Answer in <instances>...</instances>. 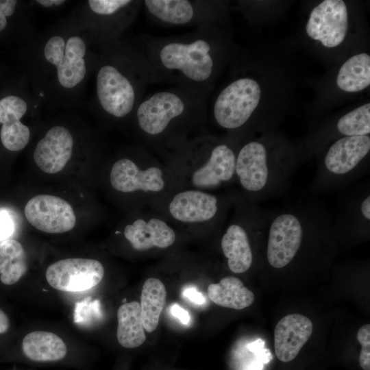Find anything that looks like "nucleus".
Returning <instances> with one entry per match:
<instances>
[{
    "mask_svg": "<svg viewBox=\"0 0 370 370\" xmlns=\"http://www.w3.org/2000/svg\"><path fill=\"white\" fill-rule=\"evenodd\" d=\"M311 320L301 314L282 318L274 330V350L277 358L288 362L296 358L312 333Z\"/></svg>",
    "mask_w": 370,
    "mask_h": 370,
    "instance_id": "aec40b11",
    "label": "nucleus"
},
{
    "mask_svg": "<svg viewBox=\"0 0 370 370\" xmlns=\"http://www.w3.org/2000/svg\"><path fill=\"white\" fill-rule=\"evenodd\" d=\"M265 212L258 204L241 197L232 208L221 238L222 252L232 273H245L252 266L254 255L249 233Z\"/></svg>",
    "mask_w": 370,
    "mask_h": 370,
    "instance_id": "9b49d317",
    "label": "nucleus"
},
{
    "mask_svg": "<svg viewBox=\"0 0 370 370\" xmlns=\"http://www.w3.org/2000/svg\"><path fill=\"white\" fill-rule=\"evenodd\" d=\"M171 314L184 325H188L190 321L189 312L177 304H173L170 308Z\"/></svg>",
    "mask_w": 370,
    "mask_h": 370,
    "instance_id": "2f4dec72",
    "label": "nucleus"
},
{
    "mask_svg": "<svg viewBox=\"0 0 370 370\" xmlns=\"http://www.w3.org/2000/svg\"><path fill=\"white\" fill-rule=\"evenodd\" d=\"M17 225L14 213L9 208L0 207V243L10 239L15 232Z\"/></svg>",
    "mask_w": 370,
    "mask_h": 370,
    "instance_id": "c756f323",
    "label": "nucleus"
},
{
    "mask_svg": "<svg viewBox=\"0 0 370 370\" xmlns=\"http://www.w3.org/2000/svg\"><path fill=\"white\" fill-rule=\"evenodd\" d=\"M27 269L22 245L14 239L0 243V280L5 285L16 283Z\"/></svg>",
    "mask_w": 370,
    "mask_h": 370,
    "instance_id": "a878e982",
    "label": "nucleus"
},
{
    "mask_svg": "<svg viewBox=\"0 0 370 370\" xmlns=\"http://www.w3.org/2000/svg\"><path fill=\"white\" fill-rule=\"evenodd\" d=\"M18 4L16 0H0V32L6 28L8 18L15 14Z\"/></svg>",
    "mask_w": 370,
    "mask_h": 370,
    "instance_id": "7c9ffc66",
    "label": "nucleus"
},
{
    "mask_svg": "<svg viewBox=\"0 0 370 370\" xmlns=\"http://www.w3.org/2000/svg\"><path fill=\"white\" fill-rule=\"evenodd\" d=\"M22 349L27 358L37 362L61 360L67 352L65 343L58 335L45 331L27 334L23 340Z\"/></svg>",
    "mask_w": 370,
    "mask_h": 370,
    "instance_id": "4be33fe9",
    "label": "nucleus"
},
{
    "mask_svg": "<svg viewBox=\"0 0 370 370\" xmlns=\"http://www.w3.org/2000/svg\"><path fill=\"white\" fill-rule=\"evenodd\" d=\"M298 161L288 156L272 155L264 143L251 140L239 146L236 158V184L240 196L258 204L287 189Z\"/></svg>",
    "mask_w": 370,
    "mask_h": 370,
    "instance_id": "423d86ee",
    "label": "nucleus"
},
{
    "mask_svg": "<svg viewBox=\"0 0 370 370\" xmlns=\"http://www.w3.org/2000/svg\"><path fill=\"white\" fill-rule=\"evenodd\" d=\"M207 293L214 304L236 310L247 308L254 301L253 292L239 278L232 275L222 278L219 283L210 284Z\"/></svg>",
    "mask_w": 370,
    "mask_h": 370,
    "instance_id": "412c9836",
    "label": "nucleus"
},
{
    "mask_svg": "<svg viewBox=\"0 0 370 370\" xmlns=\"http://www.w3.org/2000/svg\"><path fill=\"white\" fill-rule=\"evenodd\" d=\"M236 139L203 132L170 152L162 160L175 180L177 189L217 193L236 184Z\"/></svg>",
    "mask_w": 370,
    "mask_h": 370,
    "instance_id": "39448f33",
    "label": "nucleus"
},
{
    "mask_svg": "<svg viewBox=\"0 0 370 370\" xmlns=\"http://www.w3.org/2000/svg\"><path fill=\"white\" fill-rule=\"evenodd\" d=\"M33 2L43 8H57L67 1L64 0H36Z\"/></svg>",
    "mask_w": 370,
    "mask_h": 370,
    "instance_id": "72a5a7b5",
    "label": "nucleus"
},
{
    "mask_svg": "<svg viewBox=\"0 0 370 370\" xmlns=\"http://www.w3.org/2000/svg\"><path fill=\"white\" fill-rule=\"evenodd\" d=\"M45 275L49 285L56 290L80 292L97 285L103 278L104 268L97 260L67 258L48 267Z\"/></svg>",
    "mask_w": 370,
    "mask_h": 370,
    "instance_id": "dca6fc26",
    "label": "nucleus"
},
{
    "mask_svg": "<svg viewBox=\"0 0 370 370\" xmlns=\"http://www.w3.org/2000/svg\"><path fill=\"white\" fill-rule=\"evenodd\" d=\"M183 295L197 305H201L205 302V297L203 295L193 287L186 288L183 292Z\"/></svg>",
    "mask_w": 370,
    "mask_h": 370,
    "instance_id": "473e14b6",
    "label": "nucleus"
},
{
    "mask_svg": "<svg viewBox=\"0 0 370 370\" xmlns=\"http://www.w3.org/2000/svg\"><path fill=\"white\" fill-rule=\"evenodd\" d=\"M143 7L147 17L163 26L214 25L218 3L203 0H145Z\"/></svg>",
    "mask_w": 370,
    "mask_h": 370,
    "instance_id": "ddd939ff",
    "label": "nucleus"
},
{
    "mask_svg": "<svg viewBox=\"0 0 370 370\" xmlns=\"http://www.w3.org/2000/svg\"><path fill=\"white\" fill-rule=\"evenodd\" d=\"M74 145V137L69 128L53 125L37 143L33 153L34 162L47 173H58L71 159Z\"/></svg>",
    "mask_w": 370,
    "mask_h": 370,
    "instance_id": "6ab92c4d",
    "label": "nucleus"
},
{
    "mask_svg": "<svg viewBox=\"0 0 370 370\" xmlns=\"http://www.w3.org/2000/svg\"><path fill=\"white\" fill-rule=\"evenodd\" d=\"M347 27L345 3L342 0H325L312 10L306 29L310 38L332 48L344 40Z\"/></svg>",
    "mask_w": 370,
    "mask_h": 370,
    "instance_id": "a211bd4d",
    "label": "nucleus"
},
{
    "mask_svg": "<svg viewBox=\"0 0 370 370\" xmlns=\"http://www.w3.org/2000/svg\"><path fill=\"white\" fill-rule=\"evenodd\" d=\"M117 319L116 336L121 346L135 348L145 342L146 336L139 302L133 301L121 305L117 311Z\"/></svg>",
    "mask_w": 370,
    "mask_h": 370,
    "instance_id": "5701e85b",
    "label": "nucleus"
},
{
    "mask_svg": "<svg viewBox=\"0 0 370 370\" xmlns=\"http://www.w3.org/2000/svg\"><path fill=\"white\" fill-rule=\"evenodd\" d=\"M338 87L345 92L362 90L370 84V56L367 53L349 58L340 68L337 77Z\"/></svg>",
    "mask_w": 370,
    "mask_h": 370,
    "instance_id": "393cba45",
    "label": "nucleus"
},
{
    "mask_svg": "<svg viewBox=\"0 0 370 370\" xmlns=\"http://www.w3.org/2000/svg\"><path fill=\"white\" fill-rule=\"evenodd\" d=\"M336 130L343 136H369L370 133V103L360 106L342 116Z\"/></svg>",
    "mask_w": 370,
    "mask_h": 370,
    "instance_id": "bb28decb",
    "label": "nucleus"
},
{
    "mask_svg": "<svg viewBox=\"0 0 370 370\" xmlns=\"http://www.w3.org/2000/svg\"><path fill=\"white\" fill-rule=\"evenodd\" d=\"M369 151V136H344L336 140L328 149L317 169L312 190L336 189L361 176L369 168L365 164Z\"/></svg>",
    "mask_w": 370,
    "mask_h": 370,
    "instance_id": "1a4fd4ad",
    "label": "nucleus"
},
{
    "mask_svg": "<svg viewBox=\"0 0 370 370\" xmlns=\"http://www.w3.org/2000/svg\"><path fill=\"white\" fill-rule=\"evenodd\" d=\"M138 212L123 231L124 238L135 251L164 250L175 244L179 231L160 213L150 206L140 208Z\"/></svg>",
    "mask_w": 370,
    "mask_h": 370,
    "instance_id": "2eb2a0df",
    "label": "nucleus"
},
{
    "mask_svg": "<svg viewBox=\"0 0 370 370\" xmlns=\"http://www.w3.org/2000/svg\"><path fill=\"white\" fill-rule=\"evenodd\" d=\"M9 328V319L5 313L0 309V334H4Z\"/></svg>",
    "mask_w": 370,
    "mask_h": 370,
    "instance_id": "f704fd0d",
    "label": "nucleus"
},
{
    "mask_svg": "<svg viewBox=\"0 0 370 370\" xmlns=\"http://www.w3.org/2000/svg\"><path fill=\"white\" fill-rule=\"evenodd\" d=\"M166 297L165 286L159 279L150 278L145 280L141 291L140 306L143 325L147 332H152L156 329Z\"/></svg>",
    "mask_w": 370,
    "mask_h": 370,
    "instance_id": "b1692460",
    "label": "nucleus"
},
{
    "mask_svg": "<svg viewBox=\"0 0 370 370\" xmlns=\"http://www.w3.org/2000/svg\"><path fill=\"white\" fill-rule=\"evenodd\" d=\"M24 212L32 225L46 233L69 232L76 223L72 206L66 200L54 195L33 197L25 205Z\"/></svg>",
    "mask_w": 370,
    "mask_h": 370,
    "instance_id": "f3484780",
    "label": "nucleus"
},
{
    "mask_svg": "<svg viewBox=\"0 0 370 370\" xmlns=\"http://www.w3.org/2000/svg\"><path fill=\"white\" fill-rule=\"evenodd\" d=\"M240 197L237 193L177 189L150 207L180 232L223 229Z\"/></svg>",
    "mask_w": 370,
    "mask_h": 370,
    "instance_id": "6e6552de",
    "label": "nucleus"
},
{
    "mask_svg": "<svg viewBox=\"0 0 370 370\" xmlns=\"http://www.w3.org/2000/svg\"><path fill=\"white\" fill-rule=\"evenodd\" d=\"M134 153V156H123L113 163L109 180L114 190L137 197L139 207L144 208L177 189L173 173L161 158L144 145Z\"/></svg>",
    "mask_w": 370,
    "mask_h": 370,
    "instance_id": "0eeeda50",
    "label": "nucleus"
},
{
    "mask_svg": "<svg viewBox=\"0 0 370 370\" xmlns=\"http://www.w3.org/2000/svg\"><path fill=\"white\" fill-rule=\"evenodd\" d=\"M99 304L98 300H92L91 297H87L75 304L74 310V321L75 323L87 324L100 316Z\"/></svg>",
    "mask_w": 370,
    "mask_h": 370,
    "instance_id": "cd10ccee",
    "label": "nucleus"
},
{
    "mask_svg": "<svg viewBox=\"0 0 370 370\" xmlns=\"http://www.w3.org/2000/svg\"><path fill=\"white\" fill-rule=\"evenodd\" d=\"M42 106L31 88L26 95H8L0 99V140L6 149L18 151L27 145L31 130L21 119Z\"/></svg>",
    "mask_w": 370,
    "mask_h": 370,
    "instance_id": "4468645a",
    "label": "nucleus"
},
{
    "mask_svg": "<svg viewBox=\"0 0 370 370\" xmlns=\"http://www.w3.org/2000/svg\"><path fill=\"white\" fill-rule=\"evenodd\" d=\"M95 75L94 108L107 118L132 119L153 83L149 63L136 41L121 39L99 51Z\"/></svg>",
    "mask_w": 370,
    "mask_h": 370,
    "instance_id": "20e7f679",
    "label": "nucleus"
},
{
    "mask_svg": "<svg viewBox=\"0 0 370 370\" xmlns=\"http://www.w3.org/2000/svg\"><path fill=\"white\" fill-rule=\"evenodd\" d=\"M207 95L175 86L144 97L132 121L143 145L163 159L204 132Z\"/></svg>",
    "mask_w": 370,
    "mask_h": 370,
    "instance_id": "7ed1b4c3",
    "label": "nucleus"
},
{
    "mask_svg": "<svg viewBox=\"0 0 370 370\" xmlns=\"http://www.w3.org/2000/svg\"><path fill=\"white\" fill-rule=\"evenodd\" d=\"M261 97L259 84L241 77L230 82L217 96L212 107L215 123L229 132L242 130L248 124Z\"/></svg>",
    "mask_w": 370,
    "mask_h": 370,
    "instance_id": "f8f14e48",
    "label": "nucleus"
},
{
    "mask_svg": "<svg viewBox=\"0 0 370 370\" xmlns=\"http://www.w3.org/2000/svg\"><path fill=\"white\" fill-rule=\"evenodd\" d=\"M143 7L138 0H88L73 15L101 49L122 39Z\"/></svg>",
    "mask_w": 370,
    "mask_h": 370,
    "instance_id": "9d476101",
    "label": "nucleus"
},
{
    "mask_svg": "<svg viewBox=\"0 0 370 370\" xmlns=\"http://www.w3.org/2000/svg\"><path fill=\"white\" fill-rule=\"evenodd\" d=\"M27 79L42 106L70 108L78 101L96 66L100 49L74 17L29 40Z\"/></svg>",
    "mask_w": 370,
    "mask_h": 370,
    "instance_id": "f257e3e1",
    "label": "nucleus"
},
{
    "mask_svg": "<svg viewBox=\"0 0 370 370\" xmlns=\"http://www.w3.org/2000/svg\"><path fill=\"white\" fill-rule=\"evenodd\" d=\"M357 339L361 345L359 363L364 370H370V324L360 327L357 332Z\"/></svg>",
    "mask_w": 370,
    "mask_h": 370,
    "instance_id": "c85d7f7f",
    "label": "nucleus"
},
{
    "mask_svg": "<svg viewBox=\"0 0 370 370\" xmlns=\"http://www.w3.org/2000/svg\"><path fill=\"white\" fill-rule=\"evenodd\" d=\"M149 63L153 84L166 82L208 95L221 55L214 25L169 37L140 36L136 41Z\"/></svg>",
    "mask_w": 370,
    "mask_h": 370,
    "instance_id": "f03ea898",
    "label": "nucleus"
}]
</instances>
